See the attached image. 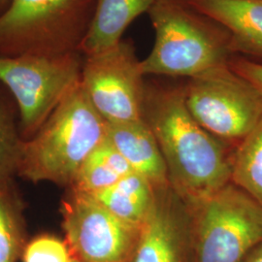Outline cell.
Listing matches in <instances>:
<instances>
[{"instance_id":"23","label":"cell","mask_w":262,"mask_h":262,"mask_svg":"<svg viewBox=\"0 0 262 262\" xmlns=\"http://www.w3.org/2000/svg\"><path fill=\"white\" fill-rule=\"evenodd\" d=\"M75 262H79V261H77V260H76V261H75Z\"/></svg>"},{"instance_id":"6","label":"cell","mask_w":262,"mask_h":262,"mask_svg":"<svg viewBox=\"0 0 262 262\" xmlns=\"http://www.w3.org/2000/svg\"><path fill=\"white\" fill-rule=\"evenodd\" d=\"M81 52L0 57V84L12 95L24 140L31 138L81 81Z\"/></svg>"},{"instance_id":"16","label":"cell","mask_w":262,"mask_h":262,"mask_svg":"<svg viewBox=\"0 0 262 262\" xmlns=\"http://www.w3.org/2000/svg\"><path fill=\"white\" fill-rule=\"evenodd\" d=\"M14 180L0 181V262H18L28 242L26 202Z\"/></svg>"},{"instance_id":"3","label":"cell","mask_w":262,"mask_h":262,"mask_svg":"<svg viewBox=\"0 0 262 262\" xmlns=\"http://www.w3.org/2000/svg\"><path fill=\"white\" fill-rule=\"evenodd\" d=\"M148 14L155 43L141 60L145 76L189 79L236 56L228 31L183 0H156Z\"/></svg>"},{"instance_id":"12","label":"cell","mask_w":262,"mask_h":262,"mask_svg":"<svg viewBox=\"0 0 262 262\" xmlns=\"http://www.w3.org/2000/svg\"><path fill=\"white\" fill-rule=\"evenodd\" d=\"M107 139L127 161L132 171L148 180L156 189L170 186L159 143L144 119L107 122Z\"/></svg>"},{"instance_id":"13","label":"cell","mask_w":262,"mask_h":262,"mask_svg":"<svg viewBox=\"0 0 262 262\" xmlns=\"http://www.w3.org/2000/svg\"><path fill=\"white\" fill-rule=\"evenodd\" d=\"M156 0H97L94 19L80 47L84 56L114 47L133 20L148 13Z\"/></svg>"},{"instance_id":"22","label":"cell","mask_w":262,"mask_h":262,"mask_svg":"<svg viewBox=\"0 0 262 262\" xmlns=\"http://www.w3.org/2000/svg\"><path fill=\"white\" fill-rule=\"evenodd\" d=\"M11 0H0V15L3 14V12L7 9Z\"/></svg>"},{"instance_id":"9","label":"cell","mask_w":262,"mask_h":262,"mask_svg":"<svg viewBox=\"0 0 262 262\" xmlns=\"http://www.w3.org/2000/svg\"><path fill=\"white\" fill-rule=\"evenodd\" d=\"M144 77L135 49L122 39L104 52L84 56L81 84L106 122H131L143 119Z\"/></svg>"},{"instance_id":"7","label":"cell","mask_w":262,"mask_h":262,"mask_svg":"<svg viewBox=\"0 0 262 262\" xmlns=\"http://www.w3.org/2000/svg\"><path fill=\"white\" fill-rule=\"evenodd\" d=\"M187 109L205 130L235 148L262 117V92L229 63L189 78Z\"/></svg>"},{"instance_id":"11","label":"cell","mask_w":262,"mask_h":262,"mask_svg":"<svg viewBox=\"0 0 262 262\" xmlns=\"http://www.w3.org/2000/svg\"><path fill=\"white\" fill-rule=\"evenodd\" d=\"M228 31L236 56L262 62V0H183Z\"/></svg>"},{"instance_id":"4","label":"cell","mask_w":262,"mask_h":262,"mask_svg":"<svg viewBox=\"0 0 262 262\" xmlns=\"http://www.w3.org/2000/svg\"><path fill=\"white\" fill-rule=\"evenodd\" d=\"M97 0H11L0 15V57L80 52Z\"/></svg>"},{"instance_id":"10","label":"cell","mask_w":262,"mask_h":262,"mask_svg":"<svg viewBox=\"0 0 262 262\" xmlns=\"http://www.w3.org/2000/svg\"><path fill=\"white\" fill-rule=\"evenodd\" d=\"M130 262H193L190 210L171 186L157 189Z\"/></svg>"},{"instance_id":"8","label":"cell","mask_w":262,"mask_h":262,"mask_svg":"<svg viewBox=\"0 0 262 262\" xmlns=\"http://www.w3.org/2000/svg\"><path fill=\"white\" fill-rule=\"evenodd\" d=\"M59 212L64 239L77 261H131L141 226L119 219L94 197L69 188Z\"/></svg>"},{"instance_id":"15","label":"cell","mask_w":262,"mask_h":262,"mask_svg":"<svg viewBox=\"0 0 262 262\" xmlns=\"http://www.w3.org/2000/svg\"><path fill=\"white\" fill-rule=\"evenodd\" d=\"M132 172L122 155L106 139L89 156L79 169L69 189L94 194L112 187Z\"/></svg>"},{"instance_id":"5","label":"cell","mask_w":262,"mask_h":262,"mask_svg":"<svg viewBox=\"0 0 262 262\" xmlns=\"http://www.w3.org/2000/svg\"><path fill=\"white\" fill-rule=\"evenodd\" d=\"M193 262H244L262 244V205L233 183L192 203Z\"/></svg>"},{"instance_id":"17","label":"cell","mask_w":262,"mask_h":262,"mask_svg":"<svg viewBox=\"0 0 262 262\" xmlns=\"http://www.w3.org/2000/svg\"><path fill=\"white\" fill-rule=\"evenodd\" d=\"M231 183L262 205V117L250 133L235 147Z\"/></svg>"},{"instance_id":"18","label":"cell","mask_w":262,"mask_h":262,"mask_svg":"<svg viewBox=\"0 0 262 262\" xmlns=\"http://www.w3.org/2000/svg\"><path fill=\"white\" fill-rule=\"evenodd\" d=\"M24 144L17 104L0 84V181L18 175Z\"/></svg>"},{"instance_id":"1","label":"cell","mask_w":262,"mask_h":262,"mask_svg":"<svg viewBox=\"0 0 262 262\" xmlns=\"http://www.w3.org/2000/svg\"><path fill=\"white\" fill-rule=\"evenodd\" d=\"M143 119L159 143L170 186L187 203L231 182L235 148L195 121L187 109L184 85L146 84Z\"/></svg>"},{"instance_id":"14","label":"cell","mask_w":262,"mask_h":262,"mask_svg":"<svg viewBox=\"0 0 262 262\" xmlns=\"http://www.w3.org/2000/svg\"><path fill=\"white\" fill-rule=\"evenodd\" d=\"M89 195L119 219L141 226L154 207L157 189L148 180L132 171L112 187Z\"/></svg>"},{"instance_id":"2","label":"cell","mask_w":262,"mask_h":262,"mask_svg":"<svg viewBox=\"0 0 262 262\" xmlns=\"http://www.w3.org/2000/svg\"><path fill=\"white\" fill-rule=\"evenodd\" d=\"M106 136L107 122L91 103L80 81L37 132L25 140L17 176L68 188Z\"/></svg>"},{"instance_id":"21","label":"cell","mask_w":262,"mask_h":262,"mask_svg":"<svg viewBox=\"0 0 262 262\" xmlns=\"http://www.w3.org/2000/svg\"><path fill=\"white\" fill-rule=\"evenodd\" d=\"M244 262H262V244L256 247Z\"/></svg>"},{"instance_id":"20","label":"cell","mask_w":262,"mask_h":262,"mask_svg":"<svg viewBox=\"0 0 262 262\" xmlns=\"http://www.w3.org/2000/svg\"><path fill=\"white\" fill-rule=\"evenodd\" d=\"M229 66L262 92V62L235 56L229 61Z\"/></svg>"},{"instance_id":"19","label":"cell","mask_w":262,"mask_h":262,"mask_svg":"<svg viewBox=\"0 0 262 262\" xmlns=\"http://www.w3.org/2000/svg\"><path fill=\"white\" fill-rule=\"evenodd\" d=\"M23 262H75L66 239L50 233L39 234L25 245Z\"/></svg>"}]
</instances>
